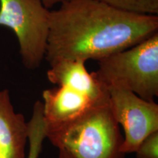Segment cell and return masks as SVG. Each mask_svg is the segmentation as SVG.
Segmentation results:
<instances>
[{
	"label": "cell",
	"instance_id": "1",
	"mask_svg": "<svg viewBox=\"0 0 158 158\" xmlns=\"http://www.w3.org/2000/svg\"><path fill=\"white\" fill-rule=\"evenodd\" d=\"M158 32V16L138 14L98 0H68L51 11L45 59L87 61L116 54Z\"/></svg>",
	"mask_w": 158,
	"mask_h": 158
},
{
	"label": "cell",
	"instance_id": "2",
	"mask_svg": "<svg viewBox=\"0 0 158 158\" xmlns=\"http://www.w3.org/2000/svg\"><path fill=\"white\" fill-rule=\"evenodd\" d=\"M46 138L73 158H124L120 132L110 100L92 106L64 123L46 125Z\"/></svg>",
	"mask_w": 158,
	"mask_h": 158
},
{
	"label": "cell",
	"instance_id": "3",
	"mask_svg": "<svg viewBox=\"0 0 158 158\" xmlns=\"http://www.w3.org/2000/svg\"><path fill=\"white\" fill-rule=\"evenodd\" d=\"M93 73L108 90L130 91L143 100L155 101L158 96V32L99 60Z\"/></svg>",
	"mask_w": 158,
	"mask_h": 158
},
{
	"label": "cell",
	"instance_id": "4",
	"mask_svg": "<svg viewBox=\"0 0 158 158\" xmlns=\"http://www.w3.org/2000/svg\"><path fill=\"white\" fill-rule=\"evenodd\" d=\"M51 11L40 0H0V26L16 35L23 64L35 70L45 59Z\"/></svg>",
	"mask_w": 158,
	"mask_h": 158
},
{
	"label": "cell",
	"instance_id": "5",
	"mask_svg": "<svg viewBox=\"0 0 158 158\" xmlns=\"http://www.w3.org/2000/svg\"><path fill=\"white\" fill-rule=\"evenodd\" d=\"M108 92L112 113L124 130L121 151L125 155L135 152L148 135L158 131V105L130 91L112 89Z\"/></svg>",
	"mask_w": 158,
	"mask_h": 158
},
{
	"label": "cell",
	"instance_id": "6",
	"mask_svg": "<svg viewBox=\"0 0 158 158\" xmlns=\"http://www.w3.org/2000/svg\"><path fill=\"white\" fill-rule=\"evenodd\" d=\"M86 61L60 60L50 65L47 72L49 81L56 86L73 89L89 97L95 102L109 101V92L94 76L89 73Z\"/></svg>",
	"mask_w": 158,
	"mask_h": 158
},
{
	"label": "cell",
	"instance_id": "7",
	"mask_svg": "<svg viewBox=\"0 0 158 158\" xmlns=\"http://www.w3.org/2000/svg\"><path fill=\"white\" fill-rule=\"evenodd\" d=\"M29 125L16 113L8 89L0 91V158H26Z\"/></svg>",
	"mask_w": 158,
	"mask_h": 158
},
{
	"label": "cell",
	"instance_id": "8",
	"mask_svg": "<svg viewBox=\"0 0 158 158\" xmlns=\"http://www.w3.org/2000/svg\"><path fill=\"white\" fill-rule=\"evenodd\" d=\"M43 99V118L46 125L70 121L94 105L103 103L94 102L81 92L62 86L44 90Z\"/></svg>",
	"mask_w": 158,
	"mask_h": 158
},
{
	"label": "cell",
	"instance_id": "9",
	"mask_svg": "<svg viewBox=\"0 0 158 158\" xmlns=\"http://www.w3.org/2000/svg\"><path fill=\"white\" fill-rule=\"evenodd\" d=\"M29 152L26 158H39L43 143L46 138L45 123L43 118L42 102L37 100L33 106L32 115L28 122Z\"/></svg>",
	"mask_w": 158,
	"mask_h": 158
},
{
	"label": "cell",
	"instance_id": "10",
	"mask_svg": "<svg viewBox=\"0 0 158 158\" xmlns=\"http://www.w3.org/2000/svg\"><path fill=\"white\" fill-rule=\"evenodd\" d=\"M116 8L138 14L157 15L158 0H98Z\"/></svg>",
	"mask_w": 158,
	"mask_h": 158
},
{
	"label": "cell",
	"instance_id": "11",
	"mask_svg": "<svg viewBox=\"0 0 158 158\" xmlns=\"http://www.w3.org/2000/svg\"><path fill=\"white\" fill-rule=\"evenodd\" d=\"M135 153L136 158H158V131L148 135Z\"/></svg>",
	"mask_w": 158,
	"mask_h": 158
},
{
	"label": "cell",
	"instance_id": "12",
	"mask_svg": "<svg viewBox=\"0 0 158 158\" xmlns=\"http://www.w3.org/2000/svg\"><path fill=\"white\" fill-rule=\"evenodd\" d=\"M42 2L43 5L45 6L46 8H51V7H54L56 5H61V4L65 2L68 1V0H40Z\"/></svg>",
	"mask_w": 158,
	"mask_h": 158
},
{
	"label": "cell",
	"instance_id": "13",
	"mask_svg": "<svg viewBox=\"0 0 158 158\" xmlns=\"http://www.w3.org/2000/svg\"><path fill=\"white\" fill-rule=\"evenodd\" d=\"M58 158H73L68 153L65 152L63 150H59V157Z\"/></svg>",
	"mask_w": 158,
	"mask_h": 158
}]
</instances>
